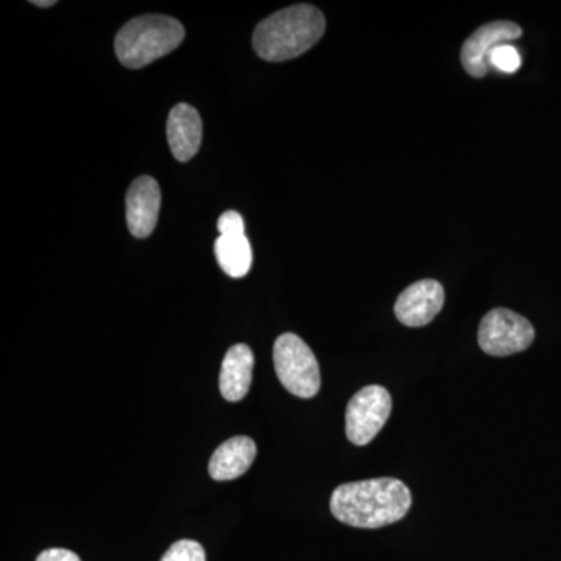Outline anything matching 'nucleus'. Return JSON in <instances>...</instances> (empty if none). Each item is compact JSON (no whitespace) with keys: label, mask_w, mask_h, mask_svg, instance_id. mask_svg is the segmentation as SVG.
<instances>
[{"label":"nucleus","mask_w":561,"mask_h":561,"mask_svg":"<svg viewBox=\"0 0 561 561\" xmlns=\"http://www.w3.org/2000/svg\"><path fill=\"white\" fill-rule=\"evenodd\" d=\"M184 39V27L175 18L146 14L128 21L114 41L125 68L140 69L171 54Z\"/></svg>","instance_id":"7ed1b4c3"},{"label":"nucleus","mask_w":561,"mask_h":561,"mask_svg":"<svg viewBox=\"0 0 561 561\" xmlns=\"http://www.w3.org/2000/svg\"><path fill=\"white\" fill-rule=\"evenodd\" d=\"M324 31L323 13L309 3H298L265 18L254 28L253 49L265 61L294 60L312 49Z\"/></svg>","instance_id":"f03ea898"},{"label":"nucleus","mask_w":561,"mask_h":561,"mask_svg":"<svg viewBox=\"0 0 561 561\" xmlns=\"http://www.w3.org/2000/svg\"><path fill=\"white\" fill-rule=\"evenodd\" d=\"M391 413L389 390L368 386L357 391L346 408V437L353 445H368L386 426Z\"/></svg>","instance_id":"423d86ee"},{"label":"nucleus","mask_w":561,"mask_h":561,"mask_svg":"<svg viewBox=\"0 0 561 561\" xmlns=\"http://www.w3.org/2000/svg\"><path fill=\"white\" fill-rule=\"evenodd\" d=\"M36 561H81L80 557L68 549H47V551L41 552Z\"/></svg>","instance_id":"f3484780"},{"label":"nucleus","mask_w":561,"mask_h":561,"mask_svg":"<svg viewBox=\"0 0 561 561\" xmlns=\"http://www.w3.org/2000/svg\"><path fill=\"white\" fill-rule=\"evenodd\" d=\"M217 230L220 236H245V221L241 214L236 210H227L221 214L219 221H217Z\"/></svg>","instance_id":"dca6fc26"},{"label":"nucleus","mask_w":561,"mask_h":561,"mask_svg":"<svg viewBox=\"0 0 561 561\" xmlns=\"http://www.w3.org/2000/svg\"><path fill=\"white\" fill-rule=\"evenodd\" d=\"M443 305L445 289L442 284L435 279H421L402 291L394 305V313L405 327H426L440 313Z\"/></svg>","instance_id":"6e6552de"},{"label":"nucleus","mask_w":561,"mask_h":561,"mask_svg":"<svg viewBox=\"0 0 561 561\" xmlns=\"http://www.w3.org/2000/svg\"><path fill=\"white\" fill-rule=\"evenodd\" d=\"M201 114L187 103L173 106L168 119V140L173 157L181 162L192 160L202 146Z\"/></svg>","instance_id":"9d476101"},{"label":"nucleus","mask_w":561,"mask_h":561,"mask_svg":"<svg viewBox=\"0 0 561 561\" xmlns=\"http://www.w3.org/2000/svg\"><path fill=\"white\" fill-rule=\"evenodd\" d=\"M523 60L518 49L512 44H501L489 54V66L504 73H515L522 68Z\"/></svg>","instance_id":"4468645a"},{"label":"nucleus","mask_w":561,"mask_h":561,"mask_svg":"<svg viewBox=\"0 0 561 561\" xmlns=\"http://www.w3.org/2000/svg\"><path fill=\"white\" fill-rule=\"evenodd\" d=\"M535 330L529 320L508 309H493L479 327V346L490 356L505 357L529 348Z\"/></svg>","instance_id":"39448f33"},{"label":"nucleus","mask_w":561,"mask_h":561,"mask_svg":"<svg viewBox=\"0 0 561 561\" xmlns=\"http://www.w3.org/2000/svg\"><path fill=\"white\" fill-rule=\"evenodd\" d=\"M256 443L245 435L221 443L209 461V474L214 481H232L250 470L256 459Z\"/></svg>","instance_id":"9b49d317"},{"label":"nucleus","mask_w":561,"mask_h":561,"mask_svg":"<svg viewBox=\"0 0 561 561\" xmlns=\"http://www.w3.org/2000/svg\"><path fill=\"white\" fill-rule=\"evenodd\" d=\"M254 354L249 345L238 343L225 354L220 370L221 397L227 401H241L249 393L253 379Z\"/></svg>","instance_id":"f8f14e48"},{"label":"nucleus","mask_w":561,"mask_h":561,"mask_svg":"<svg viewBox=\"0 0 561 561\" xmlns=\"http://www.w3.org/2000/svg\"><path fill=\"white\" fill-rule=\"evenodd\" d=\"M32 3L35 7H39V9H49V7H54L57 2L55 0H49V2H46V0H41V2L39 0H33Z\"/></svg>","instance_id":"a211bd4d"},{"label":"nucleus","mask_w":561,"mask_h":561,"mask_svg":"<svg viewBox=\"0 0 561 561\" xmlns=\"http://www.w3.org/2000/svg\"><path fill=\"white\" fill-rule=\"evenodd\" d=\"M160 184L151 176H139L127 192V225L138 239L149 238L158 224L160 214Z\"/></svg>","instance_id":"1a4fd4ad"},{"label":"nucleus","mask_w":561,"mask_h":561,"mask_svg":"<svg viewBox=\"0 0 561 561\" xmlns=\"http://www.w3.org/2000/svg\"><path fill=\"white\" fill-rule=\"evenodd\" d=\"M523 28L511 21H494L482 25L461 47L460 58L465 70L474 79L489 73V54L494 47L522 38Z\"/></svg>","instance_id":"0eeeda50"},{"label":"nucleus","mask_w":561,"mask_h":561,"mask_svg":"<svg viewBox=\"0 0 561 561\" xmlns=\"http://www.w3.org/2000/svg\"><path fill=\"white\" fill-rule=\"evenodd\" d=\"M278 379L291 394L298 398H313L320 391L321 376L316 354L308 343L298 335H279L273 346Z\"/></svg>","instance_id":"20e7f679"},{"label":"nucleus","mask_w":561,"mask_h":561,"mask_svg":"<svg viewBox=\"0 0 561 561\" xmlns=\"http://www.w3.org/2000/svg\"><path fill=\"white\" fill-rule=\"evenodd\" d=\"M221 271L231 278H243L253 264V250L247 236H219L214 245Z\"/></svg>","instance_id":"ddd939ff"},{"label":"nucleus","mask_w":561,"mask_h":561,"mask_svg":"<svg viewBox=\"0 0 561 561\" xmlns=\"http://www.w3.org/2000/svg\"><path fill=\"white\" fill-rule=\"evenodd\" d=\"M411 505V490L391 478L343 483L331 496L332 515L360 529H379L398 523L408 515Z\"/></svg>","instance_id":"f257e3e1"},{"label":"nucleus","mask_w":561,"mask_h":561,"mask_svg":"<svg viewBox=\"0 0 561 561\" xmlns=\"http://www.w3.org/2000/svg\"><path fill=\"white\" fill-rule=\"evenodd\" d=\"M161 561H206V553L201 542L181 540L169 548Z\"/></svg>","instance_id":"2eb2a0df"}]
</instances>
